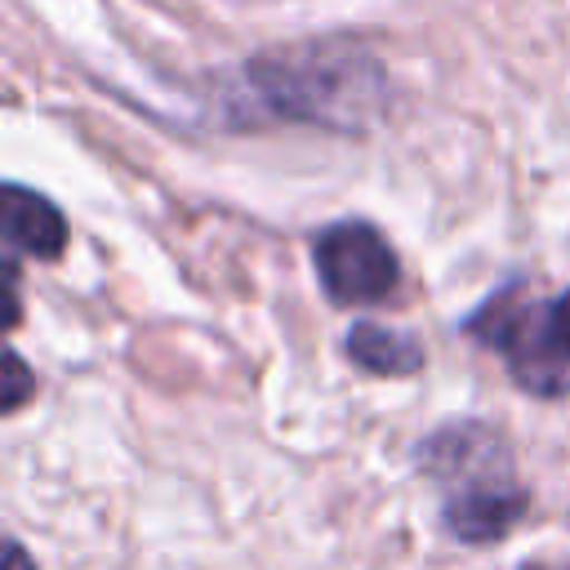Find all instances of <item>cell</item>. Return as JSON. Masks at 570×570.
<instances>
[{
  "label": "cell",
  "instance_id": "1",
  "mask_svg": "<svg viewBox=\"0 0 570 570\" xmlns=\"http://www.w3.org/2000/svg\"><path fill=\"white\" fill-rule=\"evenodd\" d=\"M258 98L276 116L361 129L383 102V71L361 49H298L249 67Z\"/></svg>",
  "mask_w": 570,
  "mask_h": 570
},
{
  "label": "cell",
  "instance_id": "2",
  "mask_svg": "<svg viewBox=\"0 0 570 570\" xmlns=\"http://www.w3.org/2000/svg\"><path fill=\"white\" fill-rule=\"evenodd\" d=\"M468 334L490 343L530 396L570 392V289L557 298H521L517 289H503L468 316Z\"/></svg>",
  "mask_w": 570,
  "mask_h": 570
},
{
  "label": "cell",
  "instance_id": "3",
  "mask_svg": "<svg viewBox=\"0 0 570 570\" xmlns=\"http://www.w3.org/2000/svg\"><path fill=\"white\" fill-rule=\"evenodd\" d=\"M316 254V272H321V285L334 303L343 307H361V303H379L396 289V254L392 245L379 236V227L370 223H334L316 236L312 245Z\"/></svg>",
  "mask_w": 570,
  "mask_h": 570
},
{
  "label": "cell",
  "instance_id": "4",
  "mask_svg": "<svg viewBox=\"0 0 570 570\" xmlns=\"http://www.w3.org/2000/svg\"><path fill=\"white\" fill-rule=\"evenodd\" d=\"M525 490L512 485L508 476H490V481H472V485H459L450 499H445V525L454 539L463 543H494L503 539L521 517H525Z\"/></svg>",
  "mask_w": 570,
  "mask_h": 570
},
{
  "label": "cell",
  "instance_id": "5",
  "mask_svg": "<svg viewBox=\"0 0 570 570\" xmlns=\"http://www.w3.org/2000/svg\"><path fill=\"white\" fill-rule=\"evenodd\" d=\"M0 227H4V245L13 254H27V258H58L67 245V223H62L58 205L31 187H18V183L4 187Z\"/></svg>",
  "mask_w": 570,
  "mask_h": 570
},
{
  "label": "cell",
  "instance_id": "6",
  "mask_svg": "<svg viewBox=\"0 0 570 570\" xmlns=\"http://www.w3.org/2000/svg\"><path fill=\"white\" fill-rule=\"evenodd\" d=\"M347 356L370 374H414L423 365V347L410 334H396L379 321H356L352 325Z\"/></svg>",
  "mask_w": 570,
  "mask_h": 570
},
{
  "label": "cell",
  "instance_id": "7",
  "mask_svg": "<svg viewBox=\"0 0 570 570\" xmlns=\"http://www.w3.org/2000/svg\"><path fill=\"white\" fill-rule=\"evenodd\" d=\"M31 387H36V379L27 374L22 356H18V352H4V410L13 414V410L31 396Z\"/></svg>",
  "mask_w": 570,
  "mask_h": 570
},
{
  "label": "cell",
  "instance_id": "8",
  "mask_svg": "<svg viewBox=\"0 0 570 570\" xmlns=\"http://www.w3.org/2000/svg\"><path fill=\"white\" fill-rule=\"evenodd\" d=\"M4 570H36V566L27 561V552H22V543H9V548H4Z\"/></svg>",
  "mask_w": 570,
  "mask_h": 570
},
{
  "label": "cell",
  "instance_id": "9",
  "mask_svg": "<svg viewBox=\"0 0 570 570\" xmlns=\"http://www.w3.org/2000/svg\"><path fill=\"white\" fill-rule=\"evenodd\" d=\"M525 570H552V566H525Z\"/></svg>",
  "mask_w": 570,
  "mask_h": 570
}]
</instances>
